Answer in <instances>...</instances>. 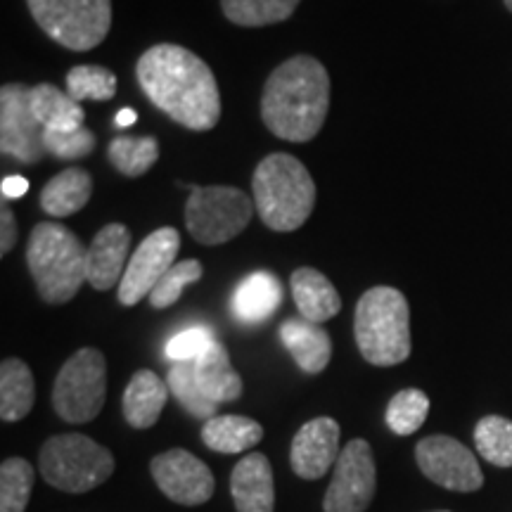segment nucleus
<instances>
[{
  "label": "nucleus",
  "instance_id": "obj_6",
  "mask_svg": "<svg viewBox=\"0 0 512 512\" xmlns=\"http://www.w3.org/2000/svg\"><path fill=\"white\" fill-rule=\"evenodd\" d=\"M41 475L67 494H86L114 472V456L86 434H57L41 448Z\"/></svg>",
  "mask_w": 512,
  "mask_h": 512
},
{
  "label": "nucleus",
  "instance_id": "obj_13",
  "mask_svg": "<svg viewBox=\"0 0 512 512\" xmlns=\"http://www.w3.org/2000/svg\"><path fill=\"white\" fill-rule=\"evenodd\" d=\"M178 249H181V235L176 228L166 226L147 235L128 259L124 278L119 283V302L136 306L150 297L164 273L176 264Z\"/></svg>",
  "mask_w": 512,
  "mask_h": 512
},
{
  "label": "nucleus",
  "instance_id": "obj_36",
  "mask_svg": "<svg viewBox=\"0 0 512 512\" xmlns=\"http://www.w3.org/2000/svg\"><path fill=\"white\" fill-rule=\"evenodd\" d=\"M211 342H214V337L207 328L183 330L166 342V356L174 363L197 361L211 347Z\"/></svg>",
  "mask_w": 512,
  "mask_h": 512
},
{
  "label": "nucleus",
  "instance_id": "obj_23",
  "mask_svg": "<svg viewBox=\"0 0 512 512\" xmlns=\"http://www.w3.org/2000/svg\"><path fill=\"white\" fill-rule=\"evenodd\" d=\"M197 382L214 403H228L242 396V377L230 366L226 344L211 342V347L195 361Z\"/></svg>",
  "mask_w": 512,
  "mask_h": 512
},
{
  "label": "nucleus",
  "instance_id": "obj_37",
  "mask_svg": "<svg viewBox=\"0 0 512 512\" xmlns=\"http://www.w3.org/2000/svg\"><path fill=\"white\" fill-rule=\"evenodd\" d=\"M19 240V230H17V221H15V214H12V209L8 204H3V209H0V254H10L12 249H15Z\"/></svg>",
  "mask_w": 512,
  "mask_h": 512
},
{
  "label": "nucleus",
  "instance_id": "obj_4",
  "mask_svg": "<svg viewBox=\"0 0 512 512\" xmlns=\"http://www.w3.org/2000/svg\"><path fill=\"white\" fill-rule=\"evenodd\" d=\"M27 266L43 302L67 304L88 280V249L60 223H38L27 245Z\"/></svg>",
  "mask_w": 512,
  "mask_h": 512
},
{
  "label": "nucleus",
  "instance_id": "obj_8",
  "mask_svg": "<svg viewBox=\"0 0 512 512\" xmlns=\"http://www.w3.org/2000/svg\"><path fill=\"white\" fill-rule=\"evenodd\" d=\"M254 216V202L230 185L192 188L185 204V228L200 245L214 247L238 238Z\"/></svg>",
  "mask_w": 512,
  "mask_h": 512
},
{
  "label": "nucleus",
  "instance_id": "obj_1",
  "mask_svg": "<svg viewBox=\"0 0 512 512\" xmlns=\"http://www.w3.org/2000/svg\"><path fill=\"white\" fill-rule=\"evenodd\" d=\"M143 93L166 117L190 131H211L221 119L219 83L209 64L176 43L145 50L136 64Z\"/></svg>",
  "mask_w": 512,
  "mask_h": 512
},
{
  "label": "nucleus",
  "instance_id": "obj_21",
  "mask_svg": "<svg viewBox=\"0 0 512 512\" xmlns=\"http://www.w3.org/2000/svg\"><path fill=\"white\" fill-rule=\"evenodd\" d=\"M93 195V178L79 166H69L43 185L41 207L53 219H67L86 207Z\"/></svg>",
  "mask_w": 512,
  "mask_h": 512
},
{
  "label": "nucleus",
  "instance_id": "obj_10",
  "mask_svg": "<svg viewBox=\"0 0 512 512\" xmlns=\"http://www.w3.org/2000/svg\"><path fill=\"white\" fill-rule=\"evenodd\" d=\"M377 489L373 448L366 439H351L339 453L330 489L325 494V512H366Z\"/></svg>",
  "mask_w": 512,
  "mask_h": 512
},
{
  "label": "nucleus",
  "instance_id": "obj_22",
  "mask_svg": "<svg viewBox=\"0 0 512 512\" xmlns=\"http://www.w3.org/2000/svg\"><path fill=\"white\" fill-rule=\"evenodd\" d=\"M283 302V285L278 275L259 271L242 280L235 290L233 311L242 323H264Z\"/></svg>",
  "mask_w": 512,
  "mask_h": 512
},
{
  "label": "nucleus",
  "instance_id": "obj_31",
  "mask_svg": "<svg viewBox=\"0 0 512 512\" xmlns=\"http://www.w3.org/2000/svg\"><path fill=\"white\" fill-rule=\"evenodd\" d=\"M34 477V467L24 458H8L0 465V512L27 510Z\"/></svg>",
  "mask_w": 512,
  "mask_h": 512
},
{
  "label": "nucleus",
  "instance_id": "obj_40",
  "mask_svg": "<svg viewBox=\"0 0 512 512\" xmlns=\"http://www.w3.org/2000/svg\"><path fill=\"white\" fill-rule=\"evenodd\" d=\"M503 3H505V8H508V10L512 12V0H503Z\"/></svg>",
  "mask_w": 512,
  "mask_h": 512
},
{
  "label": "nucleus",
  "instance_id": "obj_12",
  "mask_svg": "<svg viewBox=\"0 0 512 512\" xmlns=\"http://www.w3.org/2000/svg\"><path fill=\"white\" fill-rule=\"evenodd\" d=\"M415 460H418L422 475L448 491L472 494L484 484L482 467H479L475 453L446 434L422 439L415 446Z\"/></svg>",
  "mask_w": 512,
  "mask_h": 512
},
{
  "label": "nucleus",
  "instance_id": "obj_5",
  "mask_svg": "<svg viewBox=\"0 0 512 512\" xmlns=\"http://www.w3.org/2000/svg\"><path fill=\"white\" fill-rule=\"evenodd\" d=\"M354 335L370 366H399L411 356V309L396 287H373L358 299Z\"/></svg>",
  "mask_w": 512,
  "mask_h": 512
},
{
  "label": "nucleus",
  "instance_id": "obj_28",
  "mask_svg": "<svg viewBox=\"0 0 512 512\" xmlns=\"http://www.w3.org/2000/svg\"><path fill=\"white\" fill-rule=\"evenodd\" d=\"M107 157L119 174L128 178H138L147 174L159 159V145L152 136L133 138L121 136L114 138L110 147H107Z\"/></svg>",
  "mask_w": 512,
  "mask_h": 512
},
{
  "label": "nucleus",
  "instance_id": "obj_26",
  "mask_svg": "<svg viewBox=\"0 0 512 512\" xmlns=\"http://www.w3.org/2000/svg\"><path fill=\"white\" fill-rule=\"evenodd\" d=\"M36 401V384L29 366L19 358H5L0 366V418L17 422L27 418Z\"/></svg>",
  "mask_w": 512,
  "mask_h": 512
},
{
  "label": "nucleus",
  "instance_id": "obj_17",
  "mask_svg": "<svg viewBox=\"0 0 512 512\" xmlns=\"http://www.w3.org/2000/svg\"><path fill=\"white\" fill-rule=\"evenodd\" d=\"M230 494L238 512H273V470L264 453H249L233 467Z\"/></svg>",
  "mask_w": 512,
  "mask_h": 512
},
{
  "label": "nucleus",
  "instance_id": "obj_34",
  "mask_svg": "<svg viewBox=\"0 0 512 512\" xmlns=\"http://www.w3.org/2000/svg\"><path fill=\"white\" fill-rule=\"evenodd\" d=\"M202 273L204 268L197 259L176 261V264L164 273V278L159 280L157 287L147 299H150V304L155 306V309H169V306H174L178 299H181L185 287L197 283V280L202 278Z\"/></svg>",
  "mask_w": 512,
  "mask_h": 512
},
{
  "label": "nucleus",
  "instance_id": "obj_3",
  "mask_svg": "<svg viewBox=\"0 0 512 512\" xmlns=\"http://www.w3.org/2000/svg\"><path fill=\"white\" fill-rule=\"evenodd\" d=\"M254 207L275 233H292L309 221L316 207V183L309 169L287 152H275L256 164Z\"/></svg>",
  "mask_w": 512,
  "mask_h": 512
},
{
  "label": "nucleus",
  "instance_id": "obj_25",
  "mask_svg": "<svg viewBox=\"0 0 512 512\" xmlns=\"http://www.w3.org/2000/svg\"><path fill=\"white\" fill-rule=\"evenodd\" d=\"M261 439H264V427L245 415H214L202 427L204 444L223 456L245 453Z\"/></svg>",
  "mask_w": 512,
  "mask_h": 512
},
{
  "label": "nucleus",
  "instance_id": "obj_11",
  "mask_svg": "<svg viewBox=\"0 0 512 512\" xmlns=\"http://www.w3.org/2000/svg\"><path fill=\"white\" fill-rule=\"evenodd\" d=\"M46 128L29 105V86L5 83L0 88V150L19 164H38L46 157Z\"/></svg>",
  "mask_w": 512,
  "mask_h": 512
},
{
  "label": "nucleus",
  "instance_id": "obj_29",
  "mask_svg": "<svg viewBox=\"0 0 512 512\" xmlns=\"http://www.w3.org/2000/svg\"><path fill=\"white\" fill-rule=\"evenodd\" d=\"M166 384H169L171 394L176 396V401L195 418H207L211 420L219 411V403H214L207 394L202 392L200 382H197L195 373V361L185 363H174L169 370V377H166Z\"/></svg>",
  "mask_w": 512,
  "mask_h": 512
},
{
  "label": "nucleus",
  "instance_id": "obj_35",
  "mask_svg": "<svg viewBox=\"0 0 512 512\" xmlns=\"http://www.w3.org/2000/svg\"><path fill=\"white\" fill-rule=\"evenodd\" d=\"M43 138H46L48 155L67 159V162L88 157L95 150V136L86 126L76 128V131H48L46 128Z\"/></svg>",
  "mask_w": 512,
  "mask_h": 512
},
{
  "label": "nucleus",
  "instance_id": "obj_33",
  "mask_svg": "<svg viewBox=\"0 0 512 512\" xmlns=\"http://www.w3.org/2000/svg\"><path fill=\"white\" fill-rule=\"evenodd\" d=\"M430 415V399L420 389H403L389 401L387 406V425L389 430L399 437L418 432L422 422Z\"/></svg>",
  "mask_w": 512,
  "mask_h": 512
},
{
  "label": "nucleus",
  "instance_id": "obj_15",
  "mask_svg": "<svg viewBox=\"0 0 512 512\" xmlns=\"http://www.w3.org/2000/svg\"><path fill=\"white\" fill-rule=\"evenodd\" d=\"M339 425L332 418H313L294 434L292 470L302 479H320L339 458Z\"/></svg>",
  "mask_w": 512,
  "mask_h": 512
},
{
  "label": "nucleus",
  "instance_id": "obj_27",
  "mask_svg": "<svg viewBox=\"0 0 512 512\" xmlns=\"http://www.w3.org/2000/svg\"><path fill=\"white\" fill-rule=\"evenodd\" d=\"M302 0H221L223 15L238 27H268L294 15Z\"/></svg>",
  "mask_w": 512,
  "mask_h": 512
},
{
  "label": "nucleus",
  "instance_id": "obj_41",
  "mask_svg": "<svg viewBox=\"0 0 512 512\" xmlns=\"http://www.w3.org/2000/svg\"><path fill=\"white\" fill-rule=\"evenodd\" d=\"M434 512H448V510H434Z\"/></svg>",
  "mask_w": 512,
  "mask_h": 512
},
{
  "label": "nucleus",
  "instance_id": "obj_14",
  "mask_svg": "<svg viewBox=\"0 0 512 512\" xmlns=\"http://www.w3.org/2000/svg\"><path fill=\"white\" fill-rule=\"evenodd\" d=\"M150 472L166 498L178 505H202L214 496L216 482L207 463L185 448H171L152 458Z\"/></svg>",
  "mask_w": 512,
  "mask_h": 512
},
{
  "label": "nucleus",
  "instance_id": "obj_18",
  "mask_svg": "<svg viewBox=\"0 0 512 512\" xmlns=\"http://www.w3.org/2000/svg\"><path fill=\"white\" fill-rule=\"evenodd\" d=\"M169 384L162 382V377L152 370H138L128 382L121 408L124 418L136 430H150L162 415L166 401H169Z\"/></svg>",
  "mask_w": 512,
  "mask_h": 512
},
{
  "label": "nucleus",
  "instance_id": "obj_16",
  "mask_svg": "<svg viewBox=\"0 0 512 512\" xmlns=\"http://www.w3.org/2000/svg\"><path fill=\"white\" fill-rule=\"evenodd\" d=\"M131 247V230L121 223H110L95 235L88 247V283L98 292L112 290L121 283Z\"/></svg>",
  "mask_w": 512,
  "mask_h": 512
},
{
  "label": "nucleus",
  "instance_id": "obj_9",
  "mask_svg": "<svg viewBox=\"0 0 512 512\" xmlns=\"http://www.w3.org/2000/svg\"><path fill=\"white\" fill-rule=\"evenodd\" d=\"M107 399V363L98 349H79L60 368L53 384V408L64 422L83 425L100 415Z\"/></svg>",
  "mask_w": 512,
  "mask_h": 512
},
{
  "label": "nucleus",
  "instance_id": "obj_2",
  "mask_svg": "<svg viewBox=\"0 0 512 512\" xmlns=\"http://www.w3.org/2000/svg\"><path fill=\"white\" fill-rule=\"evenodd\" d=\"M330 110L328 69L311 55H297L273 69L261 95V119L273 136L309 143Z\"/></svg>",
  "mask_w": 512,
  "mask_h": 512
},
{
  "label": "nucleus",
  "instance_id": "obj_30",
  "mask_svg": "<svg viewBox=\"0 0 512 512\" xmlns=\"http://www.w3.org/2000/svg\"><path fill=\"white\" fill-rule=\"evenodd\" d=\"M477 453L496 467H512V420L486 415L475 427Z\"/></svg>",
  "mask_w": 512,
  "mask_h": 512
},
{
  "label": "nucleus",
  "instance_id": "obj_24",
  "mask_svg": "<svg viewBox=\"0 0 512 512\" xmlns=\"http://www.w3.org/2000/svg\"><path fill=\"white\" fill-rule=\"evenodd\" d=\"M29 105L38 124L48 131H76L86 119L81 102H76L69 93H62L53 83H38L29 88Z\"/></svg>",
  "mask_w": 512,
  "mask_h": 512
},
{
  "label": "nucleus",
  "instance_id": "obj_19",
  "mask_svg": "<svg viewBox=\"0 0 512 512\" xmlns=\"http://www.w3.org/2000/svg\"><path fill=\"white\" fill-rule=\"evenodd\" d=\"M292 297L304 320L311 323H325L342 311V297L337 287L316 268H297L292 273Z\"/></svg>",
  "mask_w": 512,
  "mask_h": 512
},
{
  "label": "nucleus",
  "instance_id": "obj_38",
  "mask_svg": "<svg viewBox=\"0 0 512 512\" xmlns=\"http://www.w3.org/2000/svg\"><path fill=\"white\" fill-rule=\"evenodd\" d=\"M29 185L31 183L22 176H5L3 183H0V190H3L5 200H15V197H22L29 190Z\"/></svg>",
  "mask_w": 512,
  "mask_h": 512
},
{
  "label": "nucleus",
  "instance_id": "obj_39",
  "mask_svg": "<svg viewBox=\"0 0 512 512\" xmlns=\"http://www.w3.org/2000/svg\"><path fill=\"white\" fill-rule=\"evenodd\" d=\"M136 119H138V114L133 112L131 107H124V110L117 114V119H114V121H117L119 128H128V126L136 124Z\"/></svg>",
  "mask_w": 512,
  "mask_h": 512
},
{
  "label": "nucleus",
  "instance_id": "obj_7",
  "mask_svg": "<svg viewBox=\"0 0 512 512\" xmlns=\"http://www.w3.org/2000/svg\"><path fill=\"white\" fill-rule=\"evenodd\" d=\"M46 34L74 53L98 48L112 29V0H27Z\"/></svg>",
  "mask_w": 512,
  "mask_h": 512
},
{
  "label": "nucleus",
  "instance_id": "obj_20",
  "mask_svg": "<svg viewBox=\"0 0 512 512\" xmlns=\"http://www.w3.org/2000/svg\"><path fill=\"white\" fill-rule=\"evenodd\" d=\"M280 339L290 351L294 363L309 375H318L328 368L332 356L330 335L311 320H285L280 325Z\"/></svg>",
  "mask_w": 512,
  "mask_h": 512
},
{
  "label": "nucleus",
  "instance_id": "obj_32",
  "mask_svg": "<svg viewBox=\"0 0 512 512\" xmlns=\"http://www.w3.org/2000/svg\"><path fill=\"white\" fill-rule=\"evenodd\" d=\"M67 93L76 102H107L117 95V76L110 69L95 67V64H79L69 69L67 74Z\"/></svg>",
  "mask_w": 512,
  "mask_h": 512
}]
</instances>
